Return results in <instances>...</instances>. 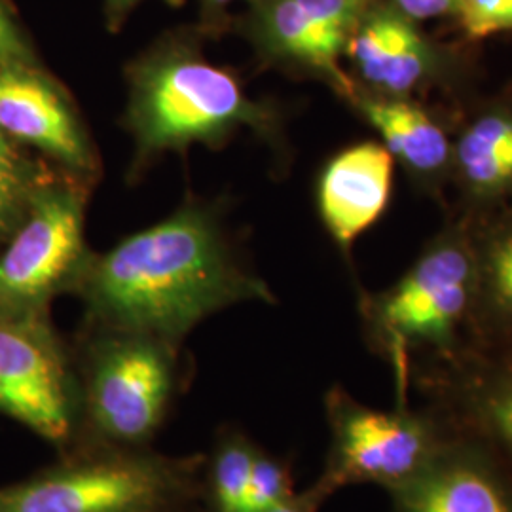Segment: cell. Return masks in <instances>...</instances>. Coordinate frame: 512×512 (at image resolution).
Segmentation results:
<instances>
[{
	"instance_id": "1",
	"label": "cell",
	"mask_w": 512,
	"mask_h": 512,
	"mask_svg": "<svg viewBox=\"0 0 512 512\" xmlns=\"http://www.w3.org/2000/svg\"><path fill=\"white\" fill-rule=\"evenodd\" d=\"M86 329L139 332L181 346L188 332L241 302L274 304L268 283L241 266L202 205L92 256L76 289Z\"/></svg>"
},
{
	"instance_id": "2",
	"label": "cell",
	"mask_w": 512,
	"mask_h": 512,
	"mask_svg": "<svg viewBox=\"0 0 512 512\" xmlns=\"http://www.w3.org/2000/svg\"><path fill=\"white\" fill-rule=\"evenodd\" d=\"M475 251L465 219L431 239L391 287L363 293L366 342L393 372L395 404H410L412 368L442 361L471 342Z\"/></svg>"
},
{
	"instance_id": "3",
	"label": "cell",
	"mask_w": 512,
	"mask_h": 512,
	"mask_svg": "<svg viewBox=\"0 0 512 512\" xmlns=\"http://www.w3.org/2000/svg\"><path fill=\"white\" fill-rule=\"evenodd\" d=\"M203 454L74 446L0 486V512H173L202 503Z\"/></svg>"
},
{
	"instance_id": "4",
	"label": "cell",
	"mask_w": 512,
	"mask_h": 512,
	"mask_svg": "<svg viewBox=\"0 0 512 512\" xmlns=\"http://www.w3.org/2000/svg\"><path fill=\"white\" fill-rule=\"evenodd\" d=\"M74 365L80 387L74 446L150 448L181 391L179 346L150 334L86 329Z\"/></svg>"
},
{
	"instance_id": "5",
	"label": "cell",
	"mask_w": 512,
	"mask_h": 512,
	"mask_svg": "<svg viewBox=\"0 0 512 512\" xmlns=\"http://www.w3.org/2000/svg\"><path fill=\"white\" fill-rule=\"evenodd\" d=\"M272 122L274 114L251 101L234 74L188 48H164L131 71L128 124L139 160L220 143L239 126L270 131Z\"/></svg>"
},
{
	"instance_id": "6",
	"label": "cell",
	"mask_w": 512,
	"mask_h": 512,
	"mask_svg": "<svg viewBox=\"0 0 512 512\" xmlns=\"http://www.w3.org/2000/svg\"><path fill=\"white\" fill-rule=\"evenodd\" d=\"M323 408L329 448L315 482L330 497L363 484L391 494L418 478L452 439L439 416L423 404L382 410L357 401L346 387L332 385Z\"/></svg>"
},
{
	"instance_id": "7",
	"label": "cell",
	"mask_w": 512,
	"mask_h": 512,
	"mask_svg": "<svg viewBox=\"0 0 512 512\" xmlns=\"http://www.w3.org/2000/svg\"><path fill=\"white\" fill-rule=\"evenodd\" d=\"M0 416L52 444L73 448L80 427L74 353L50 315H0Z\"/></svg>"
},
{
	"instance_id": "8",
	"label": "cell",
	"mask_w": 512,
	"mask_h": 512,
	"mask_svg": "<svg viewBox=\"0 0 512 512\" xmlns=\"http://www.w3.org/2000/svg\"><path fill=\"white\" fill-rule=\"evenodd\" d=\"M92 256L80 192L73 186L38 190L0 255V315H50L55 296L76 293Z\"/></svg>"
},
{
	"instance_id": "9",
	"label": "cell",
	"mask_w": 512,
	"mask_h": 512,
	"mask_svg": "<svg viewBox=\"0 0 512 512\" xmlns=\"http://www.w3.org/2000/svg\"><path fill=\"white\" fill-rule=\"evenodd\" d=\"M412 391L448 431L473 440L512 476V342L471 340L412 368Z\"/></svg>"
},
{
	"instance_id": "10",
	"label": "cell",
	"mask_w": 512,
	"mask_h": 512,
	"mask_svg": "<svg viewBox=\"0 0 512 512\" xmlns=\"http://www.w3.org/2000/svg\"><path fill=\"white\" fill-rule=\"evenodd\" d=\"M370 8V0H260L256 35L264 52L329 80L344 99L355 80L340 57Z\"/></svg>"
},
{
	"instance_id": "11",
	"label": "cell",
	"mask_w": 512,
	"mask_h": 512,
	"mask_svg": "<svg viewBox=\"0 0 512 512\" xmlns=\"http://www.w3.org/2000/svg\"><path fill=\"white\" fill-rule=\"evenodd\" d=\"M387 495L391 512H512V476L482 446L452 435L418 478Z\"/></svg>"
},
{
	"instance_id": "12",
	"label": "cell",
	"mask_w": 512,
	"mask_h": 512,
	"mask_svg": "<svg viewBox=\"0 0 512 512\" xmlns=\"http://www.w3.org/2000/svg\"><path fill=\"white\" fill-rule=\"evenodd\" d=\"M0 131L74 171L95 167L90 141L67 99L29 65L0 67Z\"/></svg>"
},
{
	"instance_id": "13",
	"label": "cell",
	"mask_w": 512,
	"mask_h": 512,
	"mask_svg": "<svg viewBox=\"0 0 512 512\" xmlns=\"http://www.w3.org/2000/svg\"><path fill=\"white\" fill-rule=\"evenodd\" d=\"M368 92L403 97L421 92L437 69V59L416 21L397 8L366 10L346 48Z\"/></svg>"
},
{
	"instance_id": "14",
	"label": "cell",
	"mask_w": 512,
	"mask_h": 512,
	"mask_svg": "<svg viewBox=\"0 0 512 512\" xmlns=\"http://www.w3.org/2000/svg\"><path fill=\"white\" fill-rule=\"evenodd\" d=\"M393 169V156L372 141L346 148L325 167L317 202L330 236L344 253L382 217L393 190Z\"/></svg>"
},
{
	"instance_id": "15",
	"label": "cell",
	"mask_w": 512,
	"mask_h": 512,
	"mask_svg": "<svg viewBox=\"0 0 512 512\" xmlns=\"http://www.w3.org/2000/svg\"><path fill=\"white\" fill-rule=\"evenodd\" d=\"M450 181L478 217L512 205V101L482 107L459 129Z\"/></svg>"
},
{
	"instance_id": "16",
	"label": "cell",
	"mask_w": 512,
	"mask_h": 512,
	"mask_svg": "<svg viewBox=\"0 0 512 512\" xmlns=\"http://www.w3.org/2000/svg\"><path fill=\"white\" fill-rule=\"evenodd\" d=\"M372 128L382 145L423 188H437L450 181L452 139L439 122L412 99L368 92L359 82L348 97Z\"/></svg>"
},
{
	"instance_id": "17",
	"label": "cell",
	"mask_w": 512,
	"mask_h": 512,
	"mask_svg": "<svg viewBox=\"0 0 512 512\" xmlns=\"http://www.w3.org/2000/svg\"><path fill=\"white\" fill-rule=\"evenodd\" d=\"M475 251L476 342H512V205L469 220Z\"/></svg>"
},
{
	"instance_id": "18",
	"label": "cell",
	"mask_w": 512,
	"mask_h": 512,
	"mask_svg": "<svg viewBox=\"0 0 512 512\" xmlns=\"http://www.w3.org/2000/svg\"><path fill=\"white\" fill-rule=\"evenodd\" d=\"M260 446L236 425L220 427L203 454L202 505L207 512H245V499Z\"/></svg>"
},
{
	"instance_id": "19",
	"label": "cell",
	"mask_w": 512,
	"mask_h": 512,
	"mask_svg": "<svg viewBox=\"0 0 512 512\" xmlns=\"http://www.w3.org/2000/svg\"><path fill=\"white\" fill-rule=\"evenodd\" d=\"M294 494L296 490L291 461L260 448L249 480L245 512L270 511L291 499Z\"/></svg>"
},
{
	"instance_id": "20",
	"label": "cell",
	"mask_w": 512,
	"mask_h": 512,
	"mask_svg": "<svg viewBox=\"0 0 512 512\" xmlns=\"http://www.w3.org/2000/svg\"><path fill=\"white\" fill-rule=\"evenodd\" d=\"M31 186L29 165L0 131V236L18 220L23 205L31 203Z\"/></svg>"
},
{
	"instance_id": "21",
	"label": "cell",
	"mask_w": 512,
	"mask_h": 512,
	"mask_svg": "<svg viewBox=\"0 0 512 512\" xmlns=\"http://www.w3.org/2000/svg\"><path fill=\"white\" fill-rule=\"evenodd\" d=\"M456 14L471 38L512 31V0H458Z\"/></svg>"
},
{
	"instance_id": "22",
	"label": "cell",
	"mask_w": 512,
	"mask_h": 512,
	"mask_svg": "<svg viewBox=\"0 0 512 512\" xmlns=\"http://www.w3.org/2000/svg\"><path fill=\"white\" fill-rule=\"evenodd\" d=\"M29 61H31V54L19 35L16 23L0 4V67L29 65Z\"/></svg>"
},
{
	"instance_id": "23",
	"label": "cell",
	"mask_w": 512,
	"mask_h": 512,
	"mask_svg": "<svg viewBox=\"0 0 512 512\" xmlns=\"http://www.w3.org/2000/svg\"><path fill=\"white\" fill-rule=\"evenodd\" d=\"M395 8L412 21L442 18L456 14L458 0H393Z\"/></svg>"
},
{
	"instance_id": "24",
	"label": "cell",
	"mask_w": 512,
	"mask_h": 512,
	"mask_svg": "<svg viewBox=\"0 0 512 512\" xmlns=\"http://www.w3.org/2000/svg\"><path fill=\"white\" fill-rule=\"evenodd\" d=\"M329 499V492H325L317 482H313L306 490L296 492L291 499L266 512H319Z\"/></svg>"
},
{
	"instance_id": "25",
	"label": "cell",
	"mask_w": 512,
	"mask_h": 512,
	"mask_svg": "<svg viewBox=\"0 0 512 512\" xmlns=\"http://www.w3.org/2000/svg\"><path fill=\"white\" fill-rule=\"evenodd\" d=\"M107 2V16H109L110 25H118L122 19L128 16L129 10H133L139 2L143 0H105ZM169 4H181L183 0H165Z\"/></svg>"
},
{
	"instance_id": "26",
	"label": "cell",
	"mask_w": 512,
	"mask_h": 512,
	"mask_svg": "<svg viewBox=\"0 0 512 512\" xmlns=\"http://www.w3.org/2000/svg\"><path fill=\"white\" fill-rule=\"evenodd\" d=\"M173 512H207V509L203 507L202 503H194V505H188V507Z\"/></svg>"
},
{
	"instance_id": "27",
	"label": "cell",
	"mask_w": 512,
	"mask_h": 512,
	"mask_svg": "<svg viewBox=\"0 0 512 512\" xmlns=\"http://www.w3.org/2000/svg\"><path fill=\"white\" fill-rule=\"evenodd\" d=\"M207 6H215V8H222V6H226V4H230V2H234V0H203Z\"/></svg>"
}]
</instances>
